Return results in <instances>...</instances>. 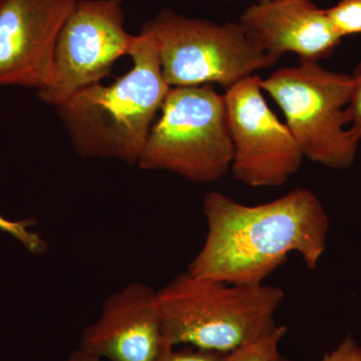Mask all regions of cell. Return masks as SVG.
Wrapping results in <instances>:
<instances>
[{
    "label": "cell",
    "mask_w": 361,
    "mask_h": 361,
    "mask_svg": "<svg viewBox=\"0 0 361 361\" xmlns=\"http://www.w3.org/2000/svg\"><path fill=\"white\" fill-rule=\"evenodd\" d=\"M314 361H361V345L353 336H348L334 350Z\"/></svg>",
    "instance_id": "obj_17"
},
{
    "label": "cell",
    "mask_w": 361,
    "mask_h": 361,
    "mask_svg": "<svg viewBox=\"0 0 361 361\" xmlns=\"http://www.w3.org/2000/svg\"><path fill=\"white\" fill-rule=\"evenodd\" d=\"M227 353L196 348L180 350H176V348H164L156 361H227Z\"/></svg>",
    "instance_id": "obj_15"
},
{
    "label": "cell",
    "mask_w": 361,
    "mask_h": 361,
    "mask_svg": "<svg viewBox=\"0 0 361 361\" xmlns=\"http://www.w3.org/2000/svg\"><path fill=\"white\" fill-rule=\"evenodd\" d=\"M142 30L155 42L171 87L218 85L227 90L277 63L239 23H218L163 9Z\"/></svg>",
    "instance_id": "obj_6"
},
{
    "label": "cell",
    "mask_w": 361,
    "mask_h": 361,
    "mask_svg": "<svg viewBox=\"0 0 361 361\" xmlns=\"http://www.w3.org/2000/svg\"><path fill=\"white\" fill-rule=\"evenodd\" d=\"M135 35L125 30L121 2L78 0L56 40L51 82L37 92L58 106L80 90L110 77L116 61L130 56Z\"/></svg>",
    "instance_id": "obj_7"
},
{
    "label": "cell",
    "mask_w": 361,
    "mask_h": 361,
    "mask_svg": "<svg viewBox=\"0 0 361 361\" xmlns=\"http://www.w3.org/2000/svg\"><path fill=\"white\" fill-rule=\"evenodd\" d=\"M78 0H0V87L44 90L56 40Z\"/></svg>",
    "instance_id": "obj_9"
},
{
    "label": "cell",
    "mask_w": 361,
    "mask_h": 361,
    "mask_svg": "<svg viewBox=\"0 0 361 361\" xmlns=\"http://www.w3.org/2000/svg\"><path fill=\"white\" fill-rule=\"evenodd\" d=\"M163 348L186 344L230 353L276 326L280 287L228 284L180 273L157 291Z\"/></svg>",
    "instance_id": "obj_3"
},
{
    "label": "cell",
    "mask_w": 361,
    "mask_h": 361,
    "mask_svg": "<svg viewBox=\"0 0 361 361\" xmlns=\"http://www.w3.org/2000/svg\"><path fill=\"white\" fill-rule=\"evenodd\" d=\"M270 361H290L288 360V358L285 357L284 355H282L281 353H278L276 355L274 356V357L272 358Z\"/></svg>",
    "instance_id": "obj_19"
},
{
    "label": "cell",
    "mask_w": 361,
    "mask_h": 361,
    "mask_svg": "<svg viewBox=\"0 0 361 361\" xmlns=\"http://www.w3.org/2000/svg\"><path fill=\"white\" fill-rule=\"evenodd\" d=\"M137 166L196 183H212L231 170L234 146L224 94L213 85L171 87Z\"/></svg>",
    "instance_id": "obj_4"
},
{
    "label": "cell",
    "mask_w": 361,
    "mask_h": 361,
    "mask_svg": "<svg viewBox=\"0 0 361 361\" xmlns=\"http://www.w3.org/2000/svg\"><path fill=\"white\" fill-rule=\"evenodd\" d=\"M116 1L122 2V1H123V0H116Z\"/></svg>",
    "instance_id": "obj_20"
},
{
    "label": "cell",
    "mask_w": 361,
    "mask_h": 361,
    "mask_svg": "<svg viewBox=\"0 0 361 361\" xmlns=\"http://www.w3.org/2000/svg\"><path fill=\"white\" fill-rule=\"evenodd\" d=\"M68 361H102L101 358L78 348L68 356Z\"/></svg>",
    "instance_id": "obj_18"
},
{
    "label": "cell",
    "mask_w": 361,
    "mask_h": 361,
    "mask_svg": "<svg viewBox=\"0 0 361 361\" xmlns=\"http://www.w3.org/2000/svg\"><path fill=\"white\" fill-rule=\"evenodd\" d=\"M286 332L284 325H276L257 341L228 353L227 361H270L279 353L278 346Z\"/></svg>",
    "instance_id": "obj_12"
},
{
    "label": "cell",
    "mask_w": 361,
    "mask_h": 361,
    "mask_svg": "<svg viewBox=\"0 0 361 361\" xmlns=\"http://www.w3.org/2000/svg\"><path fill=\"white\" fill-rule=\"evenodd\" d=\"M80 348L108 361H156L163 349L157 291L132 282L104 300Z\"/></svg>",
    "instance_id": "obj_10"
},
{
    "label": "cell",
    "mask_w": 361,
    "mask_h": 361,
    "mask_svg": "<svg viewBox=\"0 0 361 361\" xmlns=\"http://www.w3.org/2000/svg\"><path fill=\"white\" fill-rule=\"evenodd\" d=\"M351 78L353 90L348 106L349 129L361 142V61L356 65Z\"/></svg>",
    "instance_id": "obj_16"
},
{
    "label": "cell",
    "mask_w": 361,
    "mask_h": 361,
    "mask_svg": "<svg viewBox=\"0 0 361 361\" xmlns=\"http://www.w3.org/2000/svg\"><path fill=\"white\" fill-rule=\"evenodd\" d=\"M257 1H265V0H257Z\"/></svg>",
    "instance_id": "obj_21"
},
{
    "label": "cell",
    "mask_w": 361,
    "mask_h": 361,
    "mask_svg": "<svg viewBox=\"0 0 361 361\" xmlns=\"http://www.w3.org/2000/svg\"><path fill=\"white\" fill-rule=\"evenodd\" d=\"M132 68L110 85L80 90L56 106L71 146L82 158L137 165L171 87L155 42L141 30L130 54Z\"/></svg>",
    "instance_id": "obj_2"
},
{
    "label": "cell",
    "mask_w": 361,
    "mask_h": 361,
    "mask_svg": "<svg viewBox=\"0 0 361 361\" xmlns=\"http://www.w3.org/2000/svg\"><path fill=\"white\" fill-rule=\"evenodd\" d=\"M239 25L261 49L278 61L293 54L303 61L329 58L341 44L326 9L311 0H265L242 13Z\"/></svg>",
    "instance_id": "obj_11"
},
{
    "label": "cell",
    "mask_w": 361,
    "mask_h": 361,
    "mask_svg": "<svg viewBox=\"0 0 361 361\" xmlns=\"http://www.w3.org/2000/svg\"><path fill=\"white\" fill-rule=\"evenodd\" d=\"M326 13L341 39L361 35V0H341L336 6L326 9Z\"/></svg>",
    "instance_id": "obj_13"
},
{
    "label": "cell",
    "mask_w": 361,
    "mask_h": 361,
    "mask_svg": "<svg viewBox=\"0 0 361 361\" xmlns=\"http://www.w3.org/2000/svg\"><path fill=\"white\" fill-rule=\"evenodd\" d=\"M262 90L283 113L304 158L332 170L353 165L360 142L349 129L350 75L300 61L262 78Z\"/></svg>",
    "instance_id": "obj_5"
},
{
    "label": "cell",
    "mask_w": 361,
    "mask_h": 361,
    "mask_svg": "<svg viewBox=\"0 0 361 361\" xmlns=\"http://www.w3.org/2000/svg\"><path fill=\"white\" fill-rule=\"evenodd\" d=\"M205 242L189 266L195 276L228 284H261L298 253L316 269L326 251L329 217L312 191L295 189L248 206L220 192L204 200Z\"/></svg>",
    "instance_id": "obj_1"
},
{
    "label": "cell",
    "mask_w": 361,
    "mask_h": 361,
    "mask_svg": "<svg viewBox=\"0 0 361 361\" xmlns=\"http://www.w3.org/2000/svg\"><path fill=\"white\" fill-rule=\"evenodd\" d=\"M224 97L234 146L233 175L249 187L283 186L300 169L304 156L286 123L268 106L262 78H247Z\"/></svg>",
    "instance_id": "obj_8"
},
{
    "label": "cell",
    "mask_w": 361,
    "mask_h": 361,
    "mask_svg": "<svg viewBox=\"0 0 361 361\" xmlns=\"http://www.w3.org/2000/svg\"><path fill=\"white\" fill-rule=\"evenodd\" d=\"M30 220L14 221L7 220L0 216V230L11 235L14 238L18 239L25 245L27 250L35 254H42L47 250V244L44 240L40 238L39 235L35 234L27 229L30 227Z\"/></svg>",
    "instance_id": "obj_14"
}]
</instances>
